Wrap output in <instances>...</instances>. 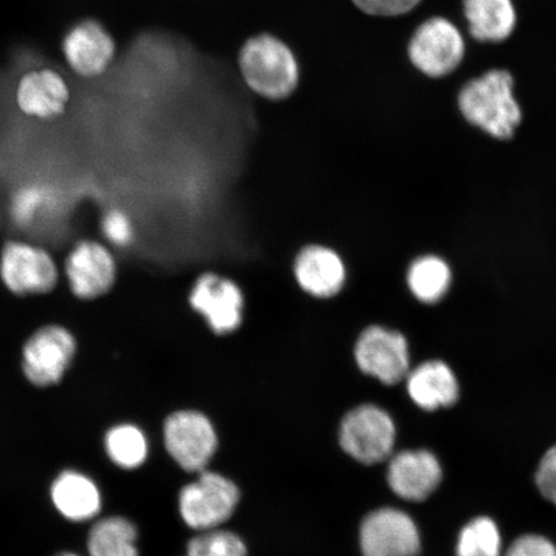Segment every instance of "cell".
Masks as SVG:
<instances>
[{"label": "cell", "instance_id": "6da1fadb", "mask_svg": "<svg viewBox=\"0 0 556 556\" xmlns=\"http://www.w3.org/2000/svg\"><path fill=\"white\" fill-rule=\"evenodd\" d=\"M456 108L465 124L500 142L516 137L525 121L516 76L503 67L465 80L457 90Z\"/></svg>", "mask_w": 556, "mask_h": 556}, {"label": "cell", "instance_id": "7a4b0ae2", "mask_svg": "<svg viewBox=\"0 0 556 556\" xmlns=\"http://www.w3.org/2000/svg\"><path fill=\"white\" fill-rule=\"evenodd\" d=\"M239 66L249 88L264 99H287L298 87L295 55L273 35H256L245 41L239 54Z\"/></svg>", "mask_w": 556, "mask_h": 556}, {"label": "cell", "instance_id": "3957f363", "mask_svg": "<svg viewBox=\"0 0 556 556\" xmlns=\"http://www.w3.org/2000/svg\"><path fill=\"white\" fill-rule=\"evenodd\" d=\"M409 64L429 80H444L455 75L468 54L463 29L448 17H427L415 27L407 45Z\"/></svg>", "mask_w": 556, "mask_h": 556}, {"label": "cell", "instance_id": "277c9868", "mask_svg": "<svg viewBox=\"0 0 556 556\" xmlns=\"http://www.w3.org/2000/svg\"><path fill=\"white\" fill-rule=\"evenodd\" d=\"M352 357L361 372L386 386L400 384L412 371L406 337L382 325L366 326L358 332Z\"/></svg>", "mask_w": 556, "mask_h": 556}, {"label": "cell", "instance_id": "5b68a950", "mask_svg": "<svg viewBox=\"0 0 556 556\" xmlns=\"http://www.w3.org/2000/svg\"><path fill=\"white\" fill-rule=\"evenodd\" d=\"M238 486L218 472L203 471L179 493V513L194 531L217 530L238 507Z\"/></svg>", "mask_w": 556, "mask_h": 556}, {"label": "cell", "instance_id": "8992f818", "mask_svg": "<svg viewBox=\"0 0 556 556\" xmlns=\"http://www.w3.org/2000/svg\"><path fill=\"white\" fill-rule=\"evenodd\" d=\"M394 421L386 409L365 403L351 409L340 424V444L354 460L365 465L386 462L395 443Z\"/></svg>", "mask_w": 556, "mask_h": 556}, {"label": "cell", "instance_id": "52a82bcc", "mask_svg": "<svg viewBox=\"0 0 556 556\" xmlns=\"http://www.w3.org/2000/svg\"><path fill=\"white\" fill-rule=\"evenodd\" d=\"M189 304L215 337L231 336L245 319V294L239 283L217 273H204L197 278Z\"/></svg>", "mask_w": 556, "mask_h": 556}, {"label": "cell", "instance_id": "ba28073f", "mask_svg": "<svg viewBox=\"0 0 556 556\" xmlns=\"http://www.w3.org/2000/svg\"><path fill=\"white\" fill-rule=\"evenodd\" d=\"M78 344L64 326L48 325L35 331L23 348L25 378L38 388L59 384L75 358Z\"/></svg>", "mask_w": 556, "mask_h": 556}, {"label": "cell", "instance_id": "9c48e42d", "mask_svg": "<svg viewBox=\"0 0 556 556\" xmlns=\"http://www.w3.org/2000/svg\"><path fill=\"white\" fill-rule=\"evenodd\" d=\"M164 440L174 462L187 471H203L218 447L212 421L194 409H182L168 416L164 424Z\"/></svg>", "mask_w": 556, "mask_h": 556}, {"label": "cell", "instance_id": "30bf717a", "mask_svg": "<svg viewBox=\"0 0 556 556\" xmlns=\"http://www.w3.org/2000/svg\"><path fill=\"white\" fill-rule=\"evenodd\" d=\"M0 278L17 296L43 295L58 287L59 269L45 249L10 241L0 256Z\"/></svg>", "mask_w": 556, "mask_h": 556}, {"label": "cell", "instance_id": "8fae6325", "mask_svg": "<svg viewBox=\"0 0 556 556\" xmlns=\"http://www.w3.org/2000/svg\"><path fill=\"white\" fill-rule=\"evenodd\" d=\"M359 544L364 556H419L421 552L415 521L392 507L368 514L361 526Z\"/></svg>", "mask_w": 556, "mask_h": 556}, {"label": "cell", "instance_id": "7c38bea8", "mask_svg": "<svg viewBox=\"0 0 556 556\" xmlns=\"http://www.w3.org/2000/svg\"><path fill=\"white\" fill-rule=\"evenodd\" d=\"M293 276L303 293L316 301H330L342 293L348 270L336 249L309 243L299 250L293 262Z\"/></svg>", "mask_w": 556, "mask_h": 556}, {"label": "cell", "instance_id": "4fadbf2b", "mask_svg": "<svg viewBox=\"0 0 556 556\" xmlns=\"http://www.w3.org/2000/svg\"><path fill=\"white\" fill-rule=\"evenodd\" d=\"M66 275L70 289L76 298L94 301L114 288V256L99 242L81 241L67 256Z\"/></svg>", "mask_w": 556, "mask_h": 556}, {"label": "cell", "instance_id": "5bb4252c", "mask_svg": "<svg viewBox=\"0 0 556 556\" xmlns=\"http://www.w3.org/2000/svg\"><path fill=\"white\" fill-rule=\"evenodd\" d=\"M442 468L432 452L402 451L389 462L387 479L391 490L407 502L427 500L442 482Z\"/></svg>", "mask_w": 556, "mask_h": 556}, {"label": "cell", "instance_id": "9a60e30c", "mask_svg": "<svg viewBox=\"0 0 556 556\" xmlns=\"http://www.w3.org/2000/svg\"><path fill=\"white\" fill-rule=\"evenodd\" d=\"M67 65L83 78L102 75L115 55V41L97 21H81L62 41Z\"/></svg>", "mask_w": 556, "mask_h": 556}, {"label": "cell", "instance_id": "2e32d148", "mask_svg": "<svg viewBox=\"0 0 556 556\" xmlns=\"http://www.w3.org/2000/svg\"><path fill=\"white\" fill-rule=\"evenodd\" d=\"M465 29L477 45L502 46L518 29L514 0H462Z\"/></svg>", "mask_w": 556, "mask_h": 556}, {"label": "cell", "instance_id": "e0dca14e", "mask_svg": "<svg viewBox=\"0 0 556 556\" xmlns=\"http://www.w3.org/2000/svg\"><path fill=\"white\" fill-rule=\"evenodd\" d=\"M16 101L27 116L51 121L65 113L70 89L64 76L54 70H33L18 81Z\"/></svg>", "mask_w": 556, "mask_h": 556}, {"label": "cell", "instance_id": "ac0fdd59", "mask_svg": "<svg viewBox=\"0 0 556 556\" xmlns=\"http://www.w3.org/2000/svg\"><path fill=\"white\" fill-rule=\"evenodd\" d=\"M409 399L426 412L454 406L460 394L454 371L442 361H428L408 372Z\"/></svg>", "mask_w": 556, "mask_h": 556}, {"label": "cell", "instance_id": "d6986e66", "mask_svg": "<svg viewBox=\"0 0 556 556\" xmlns=\"http://www.w3.org/2000/svg\"><path fill=\"white\" fill-rule=\"evenodd\" d=\"M51 496L55 509L70 520L92 519L101 510L99 489L80 472H61L52 484Z\"/></svg>", "mask_w": 556, "mask_h": 556}, {"label": "cell", "instance_id": "ffe728a7", "mask_svg": "<svg viewBox=\"0 0 556 556\" xmlns=\"http://www.w3.org/2000/svg\"><path fill=\"white\" fill-rule=\"evenodd\" d=\"M137 528L123 517L104 518L90 528V556H139L136 545Z\"/></svg>", "mask_w": 556, "mask_h": 556}, {"label": "cell", "instance_id": "44dd1931", "mask_svg": "<svg viewBox=\"0 0 556 556\" xmlns=\"http://www.w3.org/2000/svg\"><path fill=\"white\" fill-rule=\"evenodd\" d=\"M407 287L417 301L434 304L447 294L452 274L446 262L435 255L420 256L407 270Z\"/></svg>", "mask_w": 556, "mask_h": 556}, {"label": "cell", "instance_id": "7402d4cb", "mask_svg": "<svg viewBox=\"0 0 556 556\" xmlns=\"http://www.w3.org/2000/svg\"><path fill=\"white\" fill-rule=\"evenodd\" d=\"M104 447L111 460L124 469L141 467L149 454L146 435L131 424L111 428L104 438Z\"/></svg>", "mask_w": 556, "mask_h": 556}, {"label": "cell", "instance_id": "603a6c76", "mask_svg": "<svg viewBox=\"0 0 556 556\" xmlns=\"http://www.w3.org/2000/svg\"><path fill=\"white\" fill-rule=\"evenodd\" d=\"M457 556H502V534L491 518L469 521L458 534Z\"/></svg>", "mask_w": 556, "mask_h": 556}, {"label": "cell", "instance_id": "cb8c5ba5", "mask_svg": "<svg viewBox=\"0 0 556 556\" xmlns=\"http://www.w3.org/2000/svg\"><path fill=\"white\" fill-rule=\"evenodd\" d=\"M243 541L232 532L212 530L201 532L187 545V556H247Z\"/></svg>", "mask_w": 556, "mask_h": 556}, {"label": "cell", "instance_id": "d4e9b609", "mask_svg": "<svg viewBox=\"0 0 556 556\" xmlns=\"http://www.w3.org/2000/svg\"><path fill=\"white\" fill-rule=\"evenodd\" d=\"M365 15L379 18H397L419 9L424 0H352Z\"/></svg>", "mask_w": 556, "mask_h": 556}, {"label": "cell", "instance_id": "484cf974", "mask_svg": "<svg viewBox=\"0 0 556 556\" xmlns=\"http://www.w3.org/2000/svg\"><path fill=\"white\" fill-rule=\"evenodd\" d=\"M102 231L110 242L116 247H127L134 240L135 231L127 214L111 211L102 222Z\"/></svg>", "mask_w": 556, "mask_h": 556}, {"label": "cell", "instance_id": "4316f807", "mask_svg": "<svg viewBox=\"0 0 556 556\" xmlns=\"http://www.w3.org/2000/svg\"><path fill=\"white\" fill-rule=\"evenodd\" d=\"M505 556H556V547L540 534H525L513 542Z\"/></svg>", "mask_w": 556, "mask_h": 556}, {"label": "cell", "instance_id": "83f0119b", "mask_svg": "<svg viewBox=\"0 0 556 556\" xmlns=\"http://www.w3.org/2000/svg\"><path fill=\"white\" fill-rule=\"evenodd\" d=\"M536 483L542 496L556 506V446L542 457L536 472Z\"/></svg>", "mask_w": 556, "mask_h": 556}, {"label": "cell", "instance_id": "f1b7e54d", "mask_svg": "<svg viewBox=\"0 0 556 556\" xmlns=\"http://www.w3.org/2000/svg\"><path fill=\"white\" fill-rule=\"evenodd\" d=\"M41 201V193L37 189H25L20 191L15 201H13V217L20 225H25L30 222L35 212L39 207Z\"/></svg>", "mask_w": 556, "mask_h": 556}, {"label": "cell", "instance_id": "f546056e", "mask_svg": "<svg viewBox=\"0 0 556 556\" xmlns=\"http://www.w3.org/2000/svg\"><path fill=\"white\" fill-rule=\"evenodd\" d=\"M55 556H78V555L73 554V553H61V554L55 555Z\"/></svg>", "mask_w": 556, "mask_h": 556}, {"label": "cell", "instance_id": "4dcf8cb0", "mask_svg": "<svg viewBox=\"0 0 556 556\" xmlns=\"http://www.w3.org/2000/svg\"><path fill=\"white\" fill-rule=\"evenodd\" d=\"M185 556H187V555H185Z\"/></svg>", "mask_w": 556, "mask_h": 556}]
</instances>
